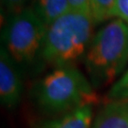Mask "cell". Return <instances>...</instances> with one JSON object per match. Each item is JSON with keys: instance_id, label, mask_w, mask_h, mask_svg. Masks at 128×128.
Here are the masks:
<instances>
[{"instance_id": "1", "label": "cell", "mask_w": 128, "mask_h": 128, "mask_svg": "<svg viewBox=\"0 0 128 128\" xmlns=\"http://www.w3.org/2000/svg\"><path fill=\"white\" fill-rule=\"evenodd\" d=\"M95 88L75 66L57 68L38 80L32 89L36 106L51 117L96 104Z\"/></svg>"}, {"instance_id": "2", "label": "cell", "mask_w": 128, "mask_h": 128, "mask_svg": "<svg viewBox=\"0 0 128 128\" xmlns=\"http://www.w3.org/2000/svg\"><path fill=\"white\" fill-rule=\"evenodd\" d=\"M96 24L90 15L69 10L46 28L42 63L57 68L75 66L84 60Z\"/></svg>"}, {"instance_id": "3", "label": "cell", "mask_w": 128, "mask_h": 128, "mask_svg": "<svg viewBox=\"0 0 128 128\" xmlns=\"http://www.w3.org/2000/svg\"><path fill=\"white\" fill-rule=\"evenodd\" d=\"M84 64L94 88L109 84L128 64V26L119 18L108 21L94 34Z\"/></svg>"}, {"instance_id": "4", "label": "cell", "mask_w": 128, "mask_h": 128, "mask_svg": "<svg viewBox=\"0 0 128 128\" xmlns=\"http://www.w3.org/2000/svg\"><path fill=\"white\" fill-rule=\"evenodd\" d=\"M46 24L30 6L8 17L2 30V46L21 66L42 62Z\"/></svg>"}, {"instance_id": "5", "label": "cell", "mask_w": 128, "mask_h": 128, "mask_svg": "<svg viewBox=\"0 0 128 128\" xmlns=\"http://www.w3.org/2000/svg\"><path fill=\"white\" fill-rule=\"evenodd\" d=\"M24 91L22 68L3 46L0 48V101L14 109L20 104Z\"/></svg>"}, {"instance_id": "6", "label": "cell", "mask_w": 128, "mask_h": 128, "mask_svg": "<svg viewBox=\"0 0 128 128\" xmlns=\"http://www.w3.org/2000/svg\"><path fill=\"white\" fill-rule=\"evenodd\" d=\"M91 128H128V99L109 101L104 105Z\"/></svg>"}, {"instance_id": "7", "label": "cell", "mask_w": 128, "mask_h": 128, "mask_svg": "<svg viewBox=\"0 0 128 128\" xmlns=\"http://www.w3.org/2000/svg\"><path fill=\"white\" fill-rule=\"evenodd\" d=\"M93 105H86L71 112L43 120L37 128H91Z\"/></svg>"}, {"instance_id": "8", "label": "cell", "mask_w": 128, "mask_h": 128, "mask_svg": "<svg viewBox=\"0 0 128 128\" xmlns=\"http://www.w3.org/2000/svg\"><path fill=\"white\" fill-rule=\"evenodd\" d=\"M30 7L46 26L70 10L68 0H33Z\"/></svg>"}, {"instance_id": "9", "label": "cell", "mask_w": 128, "mask_h": 128, "mask_svg": "<svg viewBox=\"0 0 128 128\" xmlns=\"http://www.w3.org/2000/svg\"><path fill=\"white\" fill-rule=\"evenodd\" d=\"M92 18L96 25L114 18L117 0H89Z\"/></svg>"}, {"instance_id": "10", "label": "cell", "mask_w": 128, "mask_h": 128, "mask_svg": "<svg viewBox=\"0 0 128 128\" xmlns=\"http://www.w3.org/2000/svg\"><path fill=\"white\" fill-rule=\"evenodd\" d=\"M107 99L109 101L128 99V69L113 84L107 93Z\"/></svg>"}, {"instance_id": "11", "label": "cell", "mask_w": 128, "mask_h": 128, "mask_svg": "<svg viewBox=\"0 0 128 128\" xmlns=\"http://www.w3.org/2000/svg\"><path fill=\"white\" fill-rule=\"evenodd\" d=\"M32 1L33 0H1V4L5 12H8L9 16H10L28 7V4H32Z\"/></svg>"}, {"instance_id": "12", "label": "cell", "mask_w": 128, "mask_h": 128, "mask_svg": "<svg viewBox=\"0 0 128 128\" xmlns=\"http://www.w3.org/2000/svg\"><path fill=\"white\" fill-rule=\"evenodd\" d=\"M114 18H119L128 26V0H117Z\"/></svg>"}, {"instance_id": "13", "label": "cell", "mask_w": 128, "mask_h": 128, "mask_svg": "<svg viewBox=\"0 0 128 128\" xmlns=\"http://www.w3.org/2000/svg\"><path fill=\"white\" fill-rule=\"evenodd\" d=\"M68 1L70 10L84 12V14L90 15L92 17L89 0H68Z\"/></svg>"}]
</instances>
